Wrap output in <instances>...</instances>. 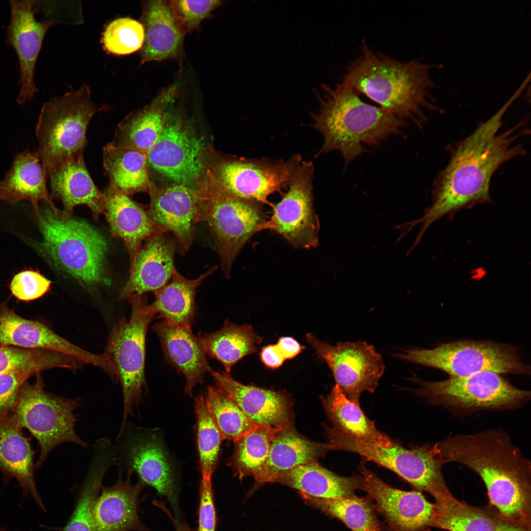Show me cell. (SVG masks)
I'll use <instances>...</instances> for the list:
<instances>
[{"mask_svg":"<svg viewBox=\"0 0 531 531\" xmlns=\"http://www.w3.org/2000/svg\"><path fill=\"white\" fill-rule=\"evenodd\" d=\"M35 382L28 381L22 385L12 415L23 428L28 429L40 447L35 469L39 468L57 445L72 442L82 447L88 446L76 434L79 399H67L47 392L40 374Z\"/></svg>","mask_w":531,"mask_h":531,"instance_id":"cell-7","label":"cell"},{"mask_svg":"<svg viewBox=\"0 0 531 531\" xmlns=\"http://www.w3.org/2000/svg\"><path fill=\"white\" fill-rule=\"evenodd\" d=\"M329 450H331L328 443L308 440L290 425L275 435L265 466L255 480L260 483L273 482L279 475L286 471L317 462Z\"/></svg>","mask_w":531,"mask_h":531,"instance_id":"cell-31","label":"cell"},{"mask_svg":"<svg viewBox=\"0 0 531 531\" xmlns=\"http://www.w3.org/2000/svg\"><path fill=\"white\" fill-rule=\"evenodd\" d=\"M86 365L81 359L60 352L0 344V375L20 370H34L39 373L55 368L76 370Z\"/></svg>","mask_w":531,"mask_h":531,"instance_id":"cell-40","label":"cell"},{"mask_svg":"<svg viewBox=\"0 0 531 531\" xmlns=\"http://www.w3.org/2000/svg\"><path fill=\"white\" fill-rule=\"evenodd\" d=\"M34 454L23 428L12 413L0 416V469L4 480L15 478L22 488L23 496L32 498L44 510L35 481Z\"/></svg>","mask_w":531,"mask_h":531,"instance_id":"cell-28","label":"cell"},{"mask_svg":"<svg viewBox=\"0 0 531 531\" xmlns=\"http://www.w3.org/2000/svg\"><path fill=\"white\" fill-rule=\"evenodd\" d=\"M531 528L513 523H508L500 531H530Z\"/></svg>","mask_w":531,"mask_h":531,"instance_id":"cell-52","label":"cell"},{"mask_svg":"<svg viewBox=\"0 0 531 531\" xmlns=\"http://www.w3.org/2000/svg\"><path fill=\"white\" fill-rule=\"evenodd\" d=\"M360 490L374 509L385 518L392 531H424L434 527V503L418 491H406L387 484L363 465Z\"/></svg>","mask_w":531,"mask_h":531,"instance_id":"cell-17","label":"cell"},{"mask_svg":"<svg viewBox=\"0 0 531 531\" xmlns=\"http://www.w3.org/2000/svg\"><path fill=\"white\" fill-rule=\"evenodd\" d=\"M200 198L197 222L207 223L219 253L221 267L229 278L234 261L248 240L266 221L262 204L224 193Z\"/></svg>","mask_w":531,"mask_h":531,"instance_id":"cell-12","label":"cell"},{"mask_svg":"<svg viewBox=\"0 0 531 531\" xmlns=\"http://www.w3.org/2000/svg\"><path fill=\"white\" fill-rule=\"evenodd\" d=\"M273 482L279 483L317 498L340 499L355 496L360 489V476L343 477L322 467L317 462L297 466L279 475Z\"/></svg>","mask_w":531,"mask_h":531,"instance_id":"cell-32","label":"cell"},{"mask_svg":"<svg viewBox=\"0 0 531 531\" xmlns=\"http://www.w3.org/2000/svg\"><path fill=\"white\" fill-rule=\"evenodd\" d=\"M306 340L331 370L336 384L350 400L359 403L362 392L373 393L385 366L381 354L365 342H341L331 345L311 333Z\"/></svg>","mask_w":531,"mask_h":531,"instance_id":"cell-14","label":"cell"},{"mask_svg":"<svg viewBox=\"0 0 531 531\" xmlns=\"http://www.w3.org/2000/svg\"><path fill=\"white\" fill-rule=\"evenodd\" d=\"M317 98L319 108L312 119L324 138L319 153L338 151L347 165L366 151L365 146L400 134L406 126L403 119L363 101L344 79L323 85Z\"/></svg>","mask_w":531,"mask_h":531,"instance_id":"cell-4","label":"cell"},{"mask_svg":"<svg viewBox=\"0 0 531 531\" xmlns=\"http://www.w3.org/2000/svg\"><path fill=\"white\" fill-rule=\"evenodd\" d=\"M283 429L269 425H257L235 441L234 453L229 464L236 475L240 479L253 476L256 479L266 462L273 439Z\"/></svg>","mask_w":531,"mask_h":531,"instance_id":"cell-39","label":"cell"},{"mask_svg":"<svg viewBox=\"0 0 531 531\" xmlns=\"http://www.w3.org/2000/svg\"><path fill=\"white\" fill-rule=\"evenodd\" d=\"M152 329L160 341L166 359L184 375L185 391L191 395L194 386L202 383L206 373L212 370L202 342L193 334L191 327L163 320L155 324Z\"/></svg>","mask_w":531,"mask_h":531,"instance_id":"cell-25","label":"cell"},{"mask_svg":"<svg viewBox=\"0 0 531 531\" xmlns=\"http://www.w3.org/2000/svg\"><path fill=\"white\" fill-rule=\"evenodd\" d=\"M435 500L434 527L447 531H500L510 523L493 508L462 502L450 491Z\"/></svg>","mask_w":531,"mask_h":531,"instance_id":"cell-35","label":"cell"},{"mask_svg":"<svg viewBox=\"0 0 531 531\" xmlns=\"http://www.w3.org/2000/svg\"><path fill=\"white\" fill-rule=\"evenodd\" d=\"M177 531H192L188 526H184L179 528Z\"/></svg>","mask_w":531,"mask_h":531,"instance_id":"cell-53","label":"cell"},{"mask_svg":"<svg viewBox=\"0 0 531 531\" xmlns=\"http://www.w3.org/2000/svg\"><path fill=\"white\" fill-rule=\"evenodd\" d=\"M402 360L442 370L450 377L482 371L499 374L530 375L518 349L489 341L460 340L440 344L432 349L411 348L395 354Z\"/></svg>","mask_w":531,"mask_h":531,"instance_id":"cell-8","label":"cell"},{"mask_svg":"<svg viewBox=\"0 0 531 531\" xmlns=\"http://www.w3.org/2000/svg\"><path fill=\"white\" fill-rule=\"evenodd\" d=\"M419 385L414 391L433 404L468 411L481 409H510L519 407L531 398L530 391L512 385L501 374L482 371L462 377L428 382L412 377Z\"/></svg>","mask_w":531,"mask_h":531,"instance_id":"cell-10","label":"cell"},{"mask_svg":"<svg viewBox=\"0 0 531 531\" xmlns=\"http://www.w3.org/2000/svg\"><path fill=\"white\" fill-rule=\"evenodd\" d=\"M165 233L158 232L145 241L130 264L129 277L119 293V300L148 292L155 293L170 281L176 269L174 255L177 244Z\"/></svg>","mask_w":531,"mask_h":531,"instance_id":"cell-21","label":"cell"},{"mask_svg":"<svg viewBox=\"0 0 531 531\" xmlns=\"http://www.w3.org/2000/svg\"><path fill=\"white\" fill-rule=\"evenodd\" d=\"M171 11L179 27L185 34L196 30L222 4L218 0L168 1Z\"/></svg>","mask_w":531,"mask_h":531,"instance_id":"cell-46","label":"cell"},{"mask_svg":"<svg viewBox=\"0 0 531 531\" xmlns=\"http://www.w3.org/2000/svg\"><path fill=\"white\" fill-rule=\"evenodd\" d=\"M299 494L306 503L340 520L352 531H385L368 499L355 495L348 498L326 499Z\"/></svg>","mask_w":531,"mask_h":531,"instance_id":"cell-42","label":"cell"},{"mask_svg":"<svg viewBox=\"0 0 531 531\" xmlns=\"http://www.w3.org/2000/svg\"><path fill=\"white\" fill-rule=\"evenodd\" d=\"M103 213L112 235L122 239L128 251L130 264L142 243L159 231H164L130 196L109 183L104 189Z\"/></svg>","mask_w":531,"mask_h":531,"instance_id":"cell-26","label":"cell"},{"mask_svg":"<svg viewBox=\"0 0 531 531\" xmlns=\"http://www.w3.org/2000/svg\"><path fill=\"white\" fill-rule=\"evenodd\" d=\"M103 160L110 183L121 192L130 196L146 189L148 180L146 153L111 142L103 148Z\"/></svg>","mask_w":531,"mask_h":531,"instance_id":"cell-37","label":"cell"},{"mask_svg":"<svg viewBox=\"0 0 531 531\" xmlns=\"http://www.w3.org/2000/svg\"><path fill=\"white\" fill-rule=\"evenodd\" d=\"M199 202L200 196L181 184L151 195L149 217L163 230L173 234L181 254L187 252L192 243Z\"/></svg>","mask_w":531,"mask_h":531,"instance_id":"cell-22","label":"cell"},{"mask_svg":"<svg viewBox=\"0 0 531 531\" xmlns=\"http://www.w3.org/2000/svg\"><path fill=\"white\" fill-rule=\"evenodd\" d=\"M0 344L26 349H45L70 355L87 364L101 367L103 354L92 353L55 333L44 323L26 319L0 302Z\"/></svg>","mask_w":531,"mask_h":531,"instance_id":"cell-20","label":"cell"},{"mask_svg":"<svg viewBox=\"0 0 531 531\" xmlns=\"http://www.w3.org/2000/svg\"><path fill=\"white\" fill-rule=\"evenodd\" d=\"M118 472L117 483L102 487L100 495L93 502L91 512L94 531H148L140 521L138 510L144 484L131 483L133 472H127L126 479L123 480L122 471L119 469Z\"/></svg>","mask_w":531,"mask_h":531,"instance_id":"cell-24","label":"cell"},{"mask_svg":"<svg viewBox=\"0 0 531 531\" xmlns=\"http://www.w3.org/2000/svg\"><path fill=\"white\" fill-rule=\"evenodd\" d=\"M327 434L331 450L356 453L394 472L417 491L426 492L434 499L449 491L442 464L434 455L431 445L407 449L394 442L385 447L360 442L334 428Z\"/></svg>","mask_w":531,"mask_h":531,"instance_id":"cell-11","label":"cell"},{"mask_svg":"<svg viewBox=\"0 0 531 531\" xmlns=\"http://www.w3.org/2000/svg\"><path fill=\"white\" fill-rule=\"evenodd\" d=\"M129 299L130 317L122 318L116 324L104 352L114 366L121 385L123 412L120 428L127 422L128 416L133 414L134 407L141 402L147 389L146 338L149 324L155 316L143 295Z\"/></svg>","mask_w":531,"mask_h":531,"instance_id":"cell-9","label":"cell"},{"mask_svg":"<svg viewBox=\"0 0 531 531\" xmlns=\"http://www.w3.org/2000/svg\"><path fill=\"white\" fill-rule=\"evenodd\" d=\"M47 174L36 151L26 149L15 155L11 165L0 180V200L11 205L22 201H29L36 215L39 213L41 201L58 210L49 194Z\"/></svg>","mask_w":531,"mask_h":531,"instance_id":"cell-30","label":"cell"},{"mask_svg":"<svg viewBox=\"0 0 531 531\" xmlns=\"http://www.w3.org/2000/svg\"><path fill=\"white\" fill-rule=\"evenodd\" d=\"M0 531H6L4 529L0 528Z\"/></svg>","mask_w":531,"mask_h":531,"instance_id":"cell-54","label":"cell"},{"mask_svg":"<svg viewBox=\"0 0 531 531\" xmlns=\"http://www.w3.org/2000/svg\"><path fill=\"white\" fill-rule=\"evenodd\" d=\"M197 418V446L202 477H210L216 468L224 439L207 406L200 394L195 398Z\"/></svg>","mask_w":531,"mask_h":531,"instance_id":"cell-44","label":"cell"},{"mask_svg":"<svg viewBox=\"0 0 531 531\" xmlns=\"http://www.w3.org/2000/svg\"><path fill=\"white\" fill-rule=\"evenodd\" d=\"M520 95L516 90L493 116L454 146L447 165L434 181L431 206L422 217L404 224L408 232L421 224L416 243L432 224L443 216L452 220L463 209L491 202L490 186L495 172L505 162L525 153L522 145L515 144L527 133L525 128L520 131L525 121L499 132L503 116Z\"/></svg>","mask_w":531,"mask_h":531,"instance_id":"cell-1","label":"cell"},{"mask_svg":"<svg viewBox=\"0 0 531 531\" xmlns=\"http://www.w3.org/2000/svg\"><path fill=\"white\" fill-rule=\"evenodd\" d=\"M433 65L420 59L403 61L375 51L363 42L348 65L344 79L359 95L399 118L421 128L427 113L436 108L430 75Z\"/></svg>","mask_w":531,"mask_h":531,"instance_id":"cell-3","label":"cell"},{"mask_svg":"<svg viewBox=\"0 0 531 531\" xmlns=\"http://www.w3.org/2000/svg\"><path fill=\"white\" fill-rule=\"evenodd\" d=\"M302 158L295 155L287 160L267 158L234 160L222 164L219 177L225 192L238 198L272 206L268 197L288 186Z\"/></svg>","mask_w":531,"mask_h":531,"instance_id":"cell-16","label":"cell"},{"mask_svg":"<svg viewBox=\"0 0 531 531\" xmlns=\"http://www.w3.org/2000/svg\"><path fill=\"white\" fill-rule=\"evenodd\" d=\"M217 515L211 478L202 477L199 492L197 531H216Z\"/></svg>","mask_w":531,"mask_h":531,"instance_id":"cell-49","label":"cell"},{"mask_svg":"<svg viewBox=\"0 0 531 531\" xmlns=\"http://www.w3.org/2000/svg\"><path fill=\"white\" fill-rule=\"evenodd\" d=\"M9 2L10 19L5 42L18 57L20 88L17 101L23 105L30 101L38 91L34 81L36 63L45 34L54 22L36 20L34 0H12Z\"/></svg>","mask_w":531,"mask_h":531,"instance_id":"cell-18","label":"cell"},{"mask_svg":"<svg viewBox=\"0 0 531 531\" xmlns=\"http://www.w3.org/2000/svg\"><path fill=\"white\" fill-rule=\"evenodd\" d=\"M115 447L119 468L136 472L141 482L165 497L180 520L174 473L161 442L153 435L131 431L125 424L118 432Z\"/></svg>","mask_w":531,"mask_h":531,"instance_id":"cell-15","label":"cell"},{"mask_svg":"<svg viewBox=\"0 0 531 531\" xmlns=\"http://www.w3.org/2000/svg\"><path fill=\"white\" fill-rule=\"evenodd\" d=\"M205 400L224 439L234 442L254 429L256 425L243 413L235 402L218 387H207Z\"/></svg>","mask_w":531,"mask_h":531,"instance_id":"cell-43","label":"cell"},{"mask_svg":"<svg viewBox=\"0 0 531 531\" xmlns=\"http://www.w3.org/2000/svg\"><path fill=\"white\" fill-rule=\"evenodd\" d=\"M334 429L360 442L389 447L394 442L378 430L374 422L365 415L356 403L348 399L337 384L324 401Z\"/></svg>","mask_w":531,"mask_h":531,"instance_id":"cell-34","label":"cell"},{"mask_svg":"<svg viewBox=\"0 0 531 531\" xmlns=\"http://www.w3.org/2000/svg\"><path fill=\"white\" fill-rule=\"evenodd\" d=\"M51 282L39 272L33 270L22 271L13 277L9 288L17 299L30 301L37 299L50 290Z\"/></svg>","mask_w":531,"mask_h":531,"instance_id":"cell-47","label":"cell"},{"mask_svg":"<svg viewBox=\"0 0 531 531\" xmlns=\"http://www.w3.org/2000/svg\"><path fill=\"white\" fill-rule=\"evenodd\" d=\"M206 354L220 362L226 372L244 356L257 352L263 338L251 325H238L229 319L218 330L199 335Z\"/></svg>","mask_w":531,"mask_h":531,"instance_id":"cell-36","label":"cell"},{"mask_svg":"<svg viewBox=\"0 0 531 531\" xmlns=\"http://www.w3.org/2000/svg\"><path fill=\"white\" fill-rule=\"evenodd\" d=\"M116 461L114 447L105 440L97 441L92 458L74 511L63 531H94L91 507L101 488L104 476Z\"/></svg>","mask_w":531,"mask_h":531,"instance_id":"cell-38","label":"cell"},{"mask_svg":"<svg viewBox=\"0 0 531 531\" xmlns=\"http://www.w3.org/2000/svg\"><path fill=\"white\" fill-rule=\"evenodd\" d=\"M217 268L215 266L193 279L186 278L176 269L170 281L154 293L155 300L148 305L149 308L170 324L191 327L197 313V289Z\"/></svg>","mask_w":531,"mask_h":531,"instance_id":"cell-33","label":"cell"},{"mask_svg":"<svg viewBox=\"0 0 531 531\" xmlns=\"http://www.w3.org/2000/svg\"><path fill=\"white\" fill-rule=\"evenodd\" d=\"M103 108L95 105L86 85L44 103L35 130L36 151L47 177L66 160L83 154L88 125Z\"/></svg>","mask_w":531,"mask_h":531,"instance_id":"cell-6","label":"cell"},{"mask_svg":"<svg viewBox=\"0 0 531 531\" xmlns=\"http://www.w3.org/2000/svg\"><path fill=\"white\" fill-rule=\"evenodd\" d=\"M276 345L285 360L294 358L304 349L295 339L288 336L280 338Z\"/></svg>","mask_w":531,"mask_h":531,"instance_id":"cell-51","label":"cell"},{"mask_svg":"<svg viewBox=\"0 0 531 531\" xmlns=\"http://www.w3.org/2000/svg\"><path fill=\"white\" fill-rule=\"evenodd\" d=\"M51 197L62 203V214L71 216L74 207L84 205L97 220L104 210V195L94 183L83 154L72 157L58 166L48 177Z\"/></svg>","mask_w":531,"mask_h":531,"instance_id":"cell-29","label":"cell"},{"mask_svg":"<svg viewBox=\"0 0 531 531\" xmlns=\"http://www.w3.org/2000/svg\"><path fill=\"white\" fill-rule=\"evenodd\" d=\"M314 167L303 161L295 168L287 192L271 206L273 213L260 228L274 231L295 248L310 249L319 244V220L313 207Z\"/></svg>","mask_w":531,"mask_h":531,"instance_id":"cell-13","label":"cell"},{"mask_svg":"<svg viewBox=\"0 0 531 531\" xmlns=\"http://www.w3.org/2000/svg\"><path fill=\"white\" fill-rule=\"evenodd\" d=\"M260 358L263 364L270 369L280 367L285 360L276 345H269L262 349Z\"/></svg>","mask_w":531,"mask_h":531,"instance_id":"cell-50","label":"cell"},{"mask_svg":"<svg viewBox=\"0 0 531 531\" xmlns=\"http://www.w3.org/2000/svg\"><path fill=\"white\" fill-rule=\"evenodd\" d=\"M37 217L43 240L36 248L52 266L88 288L104 282L108 244L100 232L49 204Z\"/></svg>","mask_w":531,"mask_h":531,"instance_id":"cell-5","label":"cell"},{"mask_svg":"<svg viewBox=\"0 0 531 531\" xmlns=\"http://www.w3.org/2000/svg\"><path fill=\"white\" fill-rule=\"evenodd\" d=\"M144 40V28L140 21L130 17H120L107 25L102 33L101 43L106 52L125 56L140 51Z\"/></svg>","mask_w":531,"mask_h":531,"instance_id":"cell-45","label":"cell"},{"mask_svg":"<svg viewBox=\"0 0 531 531\" xmlns=\"http://www.w3.org/2000/svg\"><path fill=\"white\" fill-rule=\"evenodd\" d=\"M38 374L34 370H20L0 375V416L12 413L22 385Z\"/></svg>","mask_w":531,"mask_h":531,"instance_id":"cell-48","label":"cell"},{"mask_svg":"<svg viewBox=\"0 0 531 531\" xmlns=\"http://www.w3.org/2000/svg\"><path fill=\"white\" fill-rule=\"evenodd\" d=\"M140 22L145 30L141 64L180 59L185 34L176 22L168 1L149 0L142 4Z\"/></svg>","mask_w":531,"mask_h":531,"instance_id":"cell-27","label":"cell"},{"mask_svg":"<svg viewBox=\"0 0 531 531\" xmlns=\"http://www.w3.org/2000/svg\"><path fill=\"white\" fill-rule=\"evenodd\" d=\"M217 387L225 392L255 425L285 429L291 425V408L287 395L280 391L244 385L226 372L212 370Z\"/></svg>","mask_w":531,"mask_h":531,"instance_id":"cell-23","label":"cell"},{"mask_svg":"<svg viewBox=\"0 0 531 531\" xmlns=\"http://www.w3.org/2000/svg\"><path fill=\"white\" fill-rule=\"evenodd\" d=\"M142 111L127 116L115 129L112 143L145 153L155 144L164 128L157 101Z\"/></svg>","mask_w":531,"mask_h":531,"instance_id":"cell-41","label":"cell"},{"mask_svg":"<svg viewBox=\"0 0 531 531\" xmlns=\"http://www.w3.org/2000/svg\"><path fill=\"white\" fill-rule=\"evenodd\" d=\"M443 465L463 464L485 485L491 507L503 520L523 523L531 517V466L503 431L457 434L432 445Z\"/></svg>","mask_w":531,"mask_h":531,"instance_id":"cell-2","label":"cell"},{"mask_svg":"<svg viewBox=\"0 0 531 531\" xmlns=\"http://www.w3.org/2000/svg\"><path fill=\"white\" fill-rule=\"evenodd\" d=\"M203 148L202 140L188 128L177 123H168L146 152L148 167L178 184L185 185L203 171Z\"/></svg>","mask_w":531,"mask_h":531,"instance_id":"cell-19","label":"cell"}]
</instances>
